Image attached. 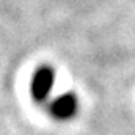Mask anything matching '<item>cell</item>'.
<instances>
[{"label": "cell", "mask_w": 135, "mask_h": 135, "mask_svg": "<svg viewBox=\"0 0 135 135\" xmlns=\"http://www.w3.org/2000/svg\"><path fill=\"white\" fill-rule=\"evenodd\" d=\"M54 80H55V74H54L52 68H39L33 74V79H32V96H33V99L39 102L44 101L54 86Z\"/></svg>", "instance_id": "1"}, {"label": "cell", "mask_w": 135, "mask_h": 135, "mask_svg": "<svg viewBox=\"0 0 135 135\" xmlns=\"http://www.w3.org/2000/svg\"><path fill=\"white\" fill-rule=\"evenodd\" d=\"M77 110V98L74 94H65L57 98L50 105V112L58 119H69Z\"/></svg>", "instance_id": "2"}]
</instances>
